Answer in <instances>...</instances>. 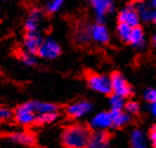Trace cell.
I'll list each match as a JSON object with an SVG mask.
<instances>
[{"label": "cell", "instance_id": "cell-1", "mask_svg": "<svg viewBox=\"0 0 156 148\" xmlns=\"http://www.w3.org/2000/svg\"><path fill=\"white\" fill-rule=\"evenodd\" d=\"M90 132L82 125H72L63 130L62 142L66 148H87L90 140Z\"/></svg>", "mask_w": 156, "mask_h": 148}, {"label": "cell", "instance_id": "cell-2", "mask_svg": "<svg viewBox=\"0 0 156 148\" xmlns=\"http://www.w3.org/2000/svg\"><path fill=\"white\" fill-rule=\"evenodd\" d=\"M89 5L95 14L96 23L105 24L109 14L115 10V0H88Z\"/></svg>", "mask_w": 156, "mask_h": 148}, {"label": "cell", "instance_id": "cell-3", "mask_svg": "<svg viewBox=\"0 0 156 148\" xmlns=\"http://www.w3.org/2000/svg\"><path fill=\"white\" fill-rule=\"evenodd\" d=\"M110 83H111V94L117 95L119 97L128 99L133 95V87L128 82L126 76L121 72H114L110 76Z\"/></svg>", "mask_w": 156, "mask_h": 148}, {"label": "cell", "instance_id": "cell-4", "mask_svg": "<svg viewBox=\"0 0 156 148\" xmlns=\"http://www.w3.org/2000/svg\"><path fill=\"white\" fill-rule=\"evenodd\" d=\"M88 87L95 92L101 95H111V83H110V76L103 75V74H90L87 77Z\"/></svg>", "mask_w": 156, "mask_h": 148}, {"label": "cell", "instance_id": "cell-5", "mask_svg": "<svg viewBox=\"0 0 156 148\" xmlns=\"http://www.w3.org/2000/svg\"><path fill=\"white\" fill-rule=\"evenodd\" d=\"M62 53V48L57 40H55L52 37H46L44 38L40 46H39L37 55L40 58L52 60V59L58 58Z\"/></svg>", "mask_w": 156, "mask_h": 148}, {"label": "cell", "instance_id": "cell-6", "mask_svg": "<svg viewBox=\"0 0 156 148\" xmlns=\"http://www.w3.org/2000/svg\"><path fill=\"white\" fill-rule=\"evenodd\" d=\"M117 21L121 23V24H126V25L130 26V27H135V26H138L141 24L138 14H137L135 2L127 4L122 10L118 12Z\"/></svg>", "mask_w": 156, "mask_h": 148}, {"label": "cell", "instance_id": "cell-7", "mask_svg": "<svg viewBox=\"0 0 156 148\" xmlns=\"http://www.w3.org/2000/svg\"><path fill=\"white\" fill-rule=\"evenodd\" d=\"M13 116L16 118V121L21 126H31V125L36 123L37 114L33 111L30 102H26V103L20 104L19 107L16 109V111L13 113Z\"/></svg>", "mask_w": 156, "mask_h": 148}, {"label": "cell", "instance_id": "cell-8", "mask_svg": "<svg viewBox=\"0 0 156 148\" xmlns=\"http://www.w3.org/2000/svg\"><path fill=\"white\" fill-rule=\"evenodd\" d=\"M89 33L90 39L101 45H105L111 39L110 31L107 27V25L102 23H94L89 25Z\"/></svg>", "mask_w": 156, "mask_h": 148}, {"label": "cell", "instance_id": "cell-9", "mask_svg": "<svg viewBox=\"0 0 156 148\" xmlns=\"http://www.w3.org/2000/svg\"><path fill=\"white\" fill-rule=\"evenodd\" d=\"M94 109L92 103L88 99H78L66 108V114L71 118H82L89 115Z\"/></svg>", "mask_w": 156, "mask_h": 148}, {"label": "cell", "instance_id": "cell-10", "mask_svg": "<svg viewBox=\"0 0 156 148\" xmlns=\"http://www.w3.org/2000/svg\"><path fill=\"white\" fill-rule=\"evenodd\" d=\"M43 10L40 9H32L30 10L29 14L24 23V29L26 33H33V32H40V25L43 21Z\"/></svg>", "mask_w": 156, "mask_h": 148}, {"label": "cell", "instance_id": "cell-11", "mask_svg": "<svg viewBox=\"0 0 156 148\" xmlns=\"http://www.w3.org/2000/svg\"><path fill=\"white\" fill-rule=\"evenodd\" d=\"M90 127L95 132H105L112 127L110 111H99L90 120Z\"/></svg>", "mask_w": 156, "mask_h": 148}, {"label": "cell", "instance_id": "cell-12", "mask_svg": "<svg viewBox=\"0 0 156 148\" xmlns=\"http://www.w3.org/2000/svg\"><path fill=\"white\" fill-rule=\"evenodd\" d=\"M136 10L140 23H144V24H155L156 21V9L153 7L151 5H149L147 1L143 2H136Z\"/></svg>", "mask_w": 156, "mask_h": 148}, {"label": "cell", "instance_id": "cell-13", "mask_svg": "<svg viewBox=\"0 0 156 148\" xmlns=\"http://www.w3.org/2000/svg\"><path fill=\"white\" fill-rule=\"evenodd\" d=\"M43 39H44V37H43V34L40 32L25 33L24 40H23L24 51L36 55L39 49V46H40V44H41V42H43Z\"/></svg>", "mask_w": 156, "mask_h": 148}, {"label": "cell", "instance_id": "cell-14", "mask_svg": "<svg viewBox=\"0 0 156 148\" xmlns=\"http://www.w3.org/2000/svg\"><path fill=\"white\" fill-rule=\"evenodd\" d=\"M134 49L137 50H142L146 48L147 45V34L144 29L138 25V26H135L131 30V33H130V38H129V42H128Z\"/></svg>", "mask_w": 156, "mask_h": 148}, {"label": "cell", "instance_id": "cell-15", "mask_svg": "<svg viewBox=\"0 0 156 148\" xmlns=\"http://www.w3.org/2000/svg\"><path fill=\"white\" fill-rule=\"evenodd\" d=\"M130 145L131 148H148L149 141L146 132L140 128L134 129L130 133Z\"/></svg>", "mask_w": 156, "mask_h": 148}, {"label": "cell", "instance_id": "cell-16", "mask_svg": "<svg viewBox=\"0 0 156 148\" xmlns=\"http://www.w3.org/2000/svg\"><path fill=\"white\" fill-rule=\"evenodd\" d=\"M87 148H110L105 132H95L90 135Z\"/></svg>", "mask_w": 156, "mask_h": 148}, {"label": "cell", "instance_id": "cell-17", "mask_svg": "<svg viewBox=\"0 0 156 148\" xmlns=\"http://www.w3.org/2000/svg\"><path fill=\"white\" fill-rule=\"evenodd\" d=\"M30 104L33 109V111L39 114H46V113H57L58 107L55 103L45 102V101H30Z\"/></svg>", "mask_w": 156, "mask_h": 148}, {"label": "cell", "instance_id": "cell-18", "mask_svg": "<svg viewBox=\"0 0 156 148\" xmlns=\"http://www.w3.org/2000/svg\"><path fill=\"white\" fill-rule=\"evenodd\" d=\"M110 115H111L112 127H115V128H122V127L127 126L128 123H130V121H131V115H129L124 110L110 111Z\"/></svg>", "mask_w": 156, "mask_h": 148}, {"label": "cell", "instance_id": "cell-19", "mask_svg": "<svg viewBox=\"0 0 156 148\" xmlns=\"http://www.w3.org/2000/svg\"><path fill=\"white\" fill-rule=\"evenodd\" d=\"M73 39L79 45H85L87 43L91 42L90 33H89V25H79L75 30Z\"/></svg>", "mask_w": 156, "mask_h": 148}, {"label": "cell", "instance_id": "cell-20", "mask_svg": "<svg viewBox=\"0 0 156 148\" xmlns=\"http://www.w3.org/2000/svg\"><path fill=\"white\" fill-rule=\"evenodd\" d=\"M11 139L14 142H18V143H21V145H26V146L33 145V142H34L33 135H31L27 132H17V133L11 135Z\"/></svg>", "mask_w": 156, "mask_h": 148}, {"label": "cell", "instance_id": "cell-21", "mask_svg": "<svg viewBox=\"0 0 156 148\" xmlns=\"http://www.w3.org/2000/svg\"><path fill=\"white\" fill-rule=\"evenodd\" d=\"M133 27L128 26L126 24H121L118 23L116 26V34L117 37L119 38V40H122L123 43H128L129 38H130V33H131Z\"/></svg>", "mask_w": 156, "mask_h": 148}, {"label": "cell", "instance_id": "cell-22", "mask_svg": "<svg viewBox=\"0 0 156 148\" xmlns=\"http://www.w3.org/2000/svg\"><path fill=\"white\" fill-rule=\"evenodd\" d=\"M126 99L119 97L117 95H110L109 99V106L111 108V111H119V110H124V106H126Z\"/></svg>", "mask_w": 156, "mask_h": 148}, {"label": "cell", "instance_id": "cell-23", "mask_svg": "<svg viewBox=\"0 0 156 148\" xmlns=\"http://www.w3.org/2000/svg\"><path fill=\"white\" fill-rule=\"evenodd\" d=\"M66 0H50L45 5V11L49 14H55L58 13L59 11L63 9V6L65 5Z\"/></svg>", "mask_w": 156, "mask_h": 148}, {"label": "cell", "instance_id": "cell-24", "mask_svg": "<svg viewBox=\"0 0 156 148\" xmlns=\"http://www.w3.org/2000/svg\"><path fill=\"white\" fill-rule=\"evenodd\" d=\"M19 59L21 60V63L26 67H36L37 65V58L33 53H30V52H26V51H21L19 53Z\"/></svg>", "mask_w": 156, "mask_h": 148}, {"label": "cell", "instance_id": "cell-25", "mask_svg": "<svg viewBox=\"0 0 156 148\" xmlns=\"http://www.w3.org/2000/svg\"><path fill=\"white\" fill-rule=\"evenodd\" d=\"M58 117V113H46V114H39L36 118V123L38 125H49L55 122Z\"/></svg>", "mask_w": 156, "mask_h": 148}, {"label": "cell", "instance_id": "cell-26", "mask_svg": "<svg viewBox=\"0 0 156 148\" xmlns=\"http://www.w3.org/2000/svg\"><path fill=\"white\" fill-rule=\"evenodd\" d=\"M124 109L129 115L131 114H138L140 111V103L137 101H134V99H130L126 102V106H124Z\"/></svg>", "mask_w": 156, "mask_h": 148}, {"label": "cell", "instance_id": "cell-27", "mask_svg": "<svg viewBox=\"0 0 156 148\" xmlns=\"http://www.w3.org/2000/svg\"><path fill=\"white\" fill-rule=\"evenodd\" d=\"M143 99L148 103H155L156 102V90L154 88H147L143 91Z\"/></svg>", "mask_w": 156, "mask_h": 148}, {"label": "cell", "instance_id": "cell-28", "mask_svg": "<svg viewBox=\"0 0 156 148\" xmlns=\"http://www.w3.org/2000/svg\"><path fill=\"white\" fill-rule=\"evenodd\" d=\"M13 116V111L7 107H0V121H7Z\"/></svg>", "mask_w": 156, "mask_h": 148}, {"label": "cell", "instance_id": "cell-29", "mask_svg": "<svg viewBox=\"0 0 156 148\" xmlns=\"http://www.w3.org/2000/svg\"><path fill=\"white\" fill-rule=\"evenodd\" d=\"M148 136V141L155 147L156 146V127L155 126H153L151 128H150V130H149V134L147 135Z\"/></svg>", "mask_w": 156, "mask_h": 148}, {"label": "cell", "instance_id": "cell-30", "mask_svg": "<svg viewBox=\"0 0 156 148\" xmlns=\"http://www.w3.org/2000/svg\"><path fill=\"white\" fill-rule=\"evenodd\" d=\"M148 111H149V114L151 115V116H156V102L155 103H149L148 104Z\"/></svg>", "mask_w": 156, "mask_h": 148}, {"label": "cell", "instance_id": "cell-31", "mask_svg": "<svg viewBox=\"0 0 156 148\" xmlns=\"http://www.w3.org/2000/svg\"><path fill=\"white\" fill-rule=\"evenodd\" d=\"M0 1H10V0H0Z\"/></svg>", "mask_w": 156, "mask_h": 148}]
</instances>
